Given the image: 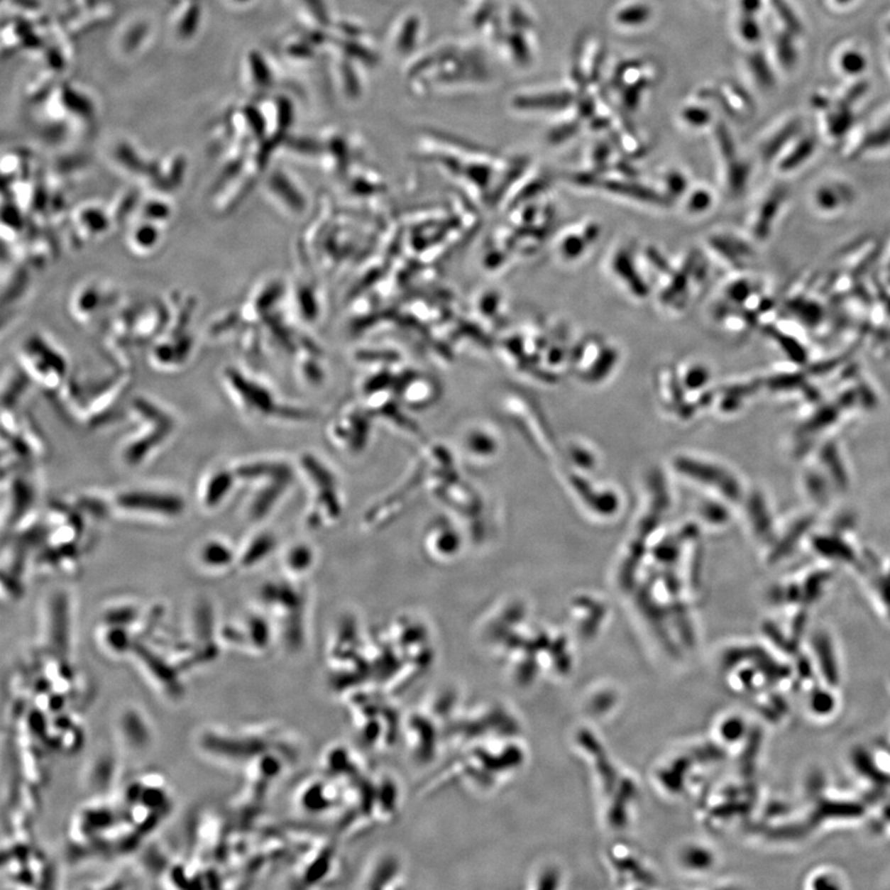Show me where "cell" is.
Wrapping results in <instances>:
<instances>
[{
	"mask_svg": "<svg viewBox=\"0 0 890 890\" xmlns=\"http://www.w3.org/2000/svg\"><path fill=\"white\" fill-rule=\"evenodd\" d=\"M141 221H151L155 224H166L172 216V207L165 198H150L139 206Z\"/></svg>",
	"mask_w": 890,
	"mask_h": 890,
	"instance_id": "21",
	"label": "cell"
},
{
	"mask_svg": "<svg viewBox=\"0 0 890 890\" xmlns=\"http://www.w3.org/2000/svg\"><path fill=\"white\" fill-rule=\"evenodd\" d=\"M223 381L240 410L250 416L268 417L276 407L268 388L255 383L239 370L226 368L223 373Z\"/></svg>",
	"mask_w": 890,
	"mask_h": 890,
	"instance_id": "5",
	"label": "cell"
},
{
	"mask_svg": "<svg viewBox=\"0 0 890 890\" xmlns=\"http://www.w3.org/2000/svg\"><path fill=\"white\" fill-rule=\"evenodd\" d=\"M75 221H76L77 229L84 233L87 236H89V239H97L98 236L106 234V231L111 229L113 218H111L109 209H104L103 207L88 204V206L82 207L76 211Z\"/></svg>",
	"mask_w": 890,
	"mask_h": 890,
	"instance_id": "18",
	"label": "cell"
},
{
	"mask_svg": "<svg viewBox=\"0 0 890 890\" xmlns=\"http://www.w3.org/2000/svg\"><path fill=\"white\" fill-rule=\"evenodd\" d=\"M789 203V189L783 183H774L758 197L747 218V230L754 243L771 239L784 216Z\"/></svg>",
	"mask_w": 890,
	"mask_h": 890,
	"instance_id": "4",
	"label": "cell"
},
{
	"mask_svg": "<svg viewBox=\"0 0 890 890\" xmlns=\"http://www.w3.org/2000/svg\"><path fill=\"white\" fill-rule=\"evenodd\" d=\"M883 570L886 576L881 578V573L876 570L878 576L873 581V584H869V590L873 595V601L878 605L883 615L890 620V565H886Z\"/></svg>",
	"mask_w": 890,
	"mask_h": 890,
	"instance_id": "22",
	"label": "cell"
},
{
	"mask_svg": "<svg viewBox=\"0 0 890 890\" xmlns=\"http://www.w3.org/2000/svg\"><path fill=\"white\" fill-rule=\"evenodd\" d=\"M109 291H106L101 283L87 282L77 290L71 301V313L77 321L86 323L101 311L104 306Z\"/></svg>",
	"mask_w": 890,
	"mask_h": 890,
	"instance_id": "15",
	"label": "cell"
},
{
	"mask_svg": "<svg viewBox=\"0 0 890 890\" xmlns=\"http://www.w3.org/2000/svg\"><path fill=\"white\" fill-rule=\"evenodd\" d=\"M580 121L579 120H571V121H565L558 125L556 128L551 130V133L548 135L549 141L553 144H561L566 140L574 136L579 131Z\"/></svg>",
	"mask_w": 890,
	"mask_h": 890,
	"instance_id": "30",
	"label": "cell"
},
{
	"mask_svg": "<svg viewBox=\"0 0 890 890\" xmlns=\"http://www.w3.org/2000/svg\"><path fill=\"white\" fill-rule=\"evenodd\" d=\"M809 888L813 889H838L842 888V878L840 874L828 869L816 872L809 878Z\"/></svg>",
	"mask_w": 890,
	"mask_h": 890,
	"instance_id": "29",
	"label": "cell"
},
{
	"mask_svg": "<svg viewBox=\"0 0 890 890\" xmlns=\"http://www.w3.org/2000/svg\"><path fill=\"white\" fill-rule=\"evenodd\" d=\"M711 111L706 109L703 106H685L681 111V118L686 124L693 126V128H704L706 125L710 124L711 121Z\"/></svg>",
	"mask_w": 890,
	"mask_h": 890,
	"instance_id": "28",
	"label": "cell"
},
{
	"mask_svg": "<svg viewBox=\"0 0 890 890\" xmlns=\"http://www.w3.org/2000/svg\"><path fill=\"white\" fill-rule=\"evenodd\" d=\"M686 188H688V181L684 175L679 171H670L663 178L661 194L666 197V199H669L671 196L678 198L684 194Z\"/></svg>",
	"mask_w": 890,
	"mask_h": 890,
	"instance_id": "27",
	"label": "cell"
},
{
	"mask_svg": "<svg viewBox=\"0 0 890 890\" xmlns=\"http://www.w3.org/2000/svg\"><path fill=\"white\" fill-rule=\"evenodd\" d=\"M808 708L810 713L816 718H826L833 715L836 708V698L833 691L828 689H815L810 691L808 698Z\"/></svg>",
	"mask_w": 890,
	"mask_h": 890,
	"instance_id": "24",
	"label": "cell"
},
{
	"mask_svg": "<svg viewBox=\"0 0 890 890\" xmlns=\"http://www.w3.org/2000/svg\"><path fill=\"white\" fill-rule=\"evenodd\" d=\"M608 158H610V148L606 144H598L593 148L591 153V161L595 165L593 170H603L601 166L608 163Z\"/></svg>",
	"mask_w": 890,
	"mask_h": 890,
	"instance_id": "32",
	"label": "cell"
},
{
	"mask_svg": "<svg viewBox=\"0 0 890 890\" xmlns=\"http://www.w3.org/2000/svg\"><path fill=\"white\" fill-rule=\"evenodd\" d=\"M238 319V317H229L228 314L219 318L218 321L213 322L211 326V333L214 335V338H221V335L225 331H231V328L234 326V321Z\"/></svg>",
	"mask_w": 890,
	"mask_h": 890,
	"instance_id": "31",
	"label": "cell"
},
{
	"mask_svg": "<svg viewBox=\"0 0 890 890\" xmlns=\"http://www.w3.org/2000/svg\"><path fill=\"white\" fill-rule=\"evenodd\" d=\"M815 150L816 144L813 138L803 136L793 140L773 163L776 172L784 178L799 172L814 158Z\"/></svg>",
	"mask_w": 890,
	"mask_h": 890,
	"instance_id": "13",
	"label": "cell"
},
{
	"mask_svg": "<svg viewBox=\"0 0 890 890\" xmlns=\"http://www.w3.org/2000/svg\"><path fill=\"white\" fill-rule=\"evenodd\" d=\"M608 268L613 278L633 298L643 301L649 296V286L639 273L634 258L626 248H620L612 253Z\"/></svg>",
	"mask_w": 890,
	"mask_h": 890,
	"instance_id": "10",
	"label": "cell"
},
{
	"mask_svg": "<svg viewBox=\"0 0 890 890\" xmlns=\"http://www.w3.org/2000/svg\"><path fill=\"white\" fill-rule=\"evenodd\" d=\"M738 29H740L738 31H740V34H741L743 40L749 41V43L756 41L757 35H758L757 25L752 20L747 19V15L743 18V20L741 19V21H740Z\"/></svg>",
	"mask_w": 890,
	"mask_h": 890,
	"instance_id": "33",
	"label": "cell"
},
{
	"mask_svg": "<svg viewBox=\"0 0 890 890\" xmlns=\"http://www.w3.org/2000/svg\"><path fill=\"white\" fill-rule=\"evenodd\" d=\"M118 512L153 520H177L186 511L181 493L156 488H131L115 493L111 500Z\"/></svg>",
	"mask_w": 890,
	"mask_h": 890,
	"instance_id": "1",
	"label": "cell"
},
{
	"mask_svg": "<svg viewBox=\"0 0 890 890\" xmlns=\"http://www.w3.org/2000/svg\"><path fill=\"white\" fill-rule=\"evenodd\" d=\"M144 429L126 441L121 449V459L129 468H139L146 463L171 438L175 427L144 424Z\"/></svg>",
	"mask_w": 890,
	"mask_h": 890,
	"instance_id": "8",
	"label": "cell"
},
{
	"mask_svg": "<svg viewBox=\"0 0 890 890\" xmlns=\"http://www.w3.org/2000/svg\"><path fill=\"white\" fill-rule=\"evenodd\" d=\"M573 101V93L568 91H551L522 96L515 103L518 108H523V111H559L571 106Z\"/></svg>",
	"mask_w": 890,
	"mask_h": 890,
	"instance_id": "19",
	"label": "cell"
},
{
	"mask_svg": "<svg viewBox=\"0 0 890 890\" xmlns=\"http://www.w3.org/2000/svg\"><path fill=\"white\" fill-rule=\"evenodd\" d=\"M600 225L596 221H583L579 226L570 229L560 236L558 255L560 259L573 263L581 259L590 246L600 236Z\"/></svg>",
	"mask_w": 890,
	"mask_h": 890,
	"instance_id": "12",
	"label": "cell"
},
{
	"mask_svg": "<svg viewBox=\"0 0 890 890\" xmlns=\"http://www.w3.org/2000/svg\"><path fill=\"white\" fill-rule=\"evenodd\" d=\"M716 143L721 158V181L723 189L731 198H738L746 192L751 170L738 155L737 148L723 126L716 128Z\"/></svg>",
	"mask_w": 890,
	"mask_h": 890,
	"instance_id": "6",
	"label": "cell"
},
{
	"mask_svg": "<svg viewBox=\"0 0 890 890\" xmlns=\"http://www.w3.org/2000/svg\"><path fill=\"white\" fill-rule=\"evenodd\" d=\"M756 285L752 282L751 278L746 276L733 278L726 283L723 293L730 301L737 304H743L757 292Z\"/></svg>",
	"mask_w": 890,
	"mask_h": 890,
	"instance_id": "23",
	"label": "cell"
},
{
	"mask_svg": "<svg viewBox=\"0 0 890 890\" xmlns=\"http://www.w3.org/2000/svg\"><path fill=\"white\" fill-rule=\"evenodd\" d=\"M275 546V539L268 533H260L253 537L241 551H238V564L241 569H251L259 565L266 556H270Z\"/></svg>",
	"mask_w": 890,
	"mask_h": 890,
	"instance_id": "20",
	"label": "cell"
},
{
	"mask_svg": "<svg viewBox=\"0 0 890 890\" xmlns=\"http://www.w3.org/2000/svg\"><path fill=\"white\" fill-rule=\"evenodd\" d=\"M193 349V340L182 331H170L167 339L161 340L151 351V363L160 370H176L182 368L189 360Z\"/></svg>",
	"mask_w": 890,
	"mask_h": 890,
	"instance_id": "11",
	"label": "cell"
},
{
	"mask_svg": "<svg viewBox=\"0 0 890 890\" xmlns=\"http://www.w3.org/2000/svg\"><path fill=\"white\" fill-rule=\"evenodd\" d=\"M239 483L234 468L219 466L211 470L202 481L199 502L206 511H216L224 505Z\"/></svg>",
	"mask_w": 890,
	"mask_h": 890,
	"instance_id": "9",
	"label": "cell"
},
{
	"mask_svg": "<svg viewBox=\"0 0 890 890\" xmlns=\"http://www.w3.org/2000/svg\"><path fill=\"white\" fill-rule=\"evenodd\" d=\"M197 561L202 569L211 573L224 571L238 564V551L221 538H209L197 549Z\"/></svg>",
	"mask_w": 890,
	"mask_h": 890,
	"instance_id": "14",
	"label": "cell"
},
{
	"mask_svg": "<svg viewBox=\"0 0 890 890\" xmlns=\"http://www.w3.org/2000/svg\"><path fill=\"white\" fill-rule=\"evenodd\" d=\"M753 240L742 239L736 234L721 233L713 234L706 240L710 254L718 263L730 270L741 271L746 266L748 260L753 259L756 250L753 248Z\"/></svg>",
	"mask_w": 890,
	"mask_h": 890,
	"instance_id": "7",
	"label": "cell"
},
{
	"mask_svg": "<svg viewBox=\"0 0 890 890\" xmlns=\"http://www.w3.org/2000/svg\"><path fill=\"white\" fill-rule=\"evenodd\" d=\"M20 356L31 380L48 390L61 388L68 373L67 360L43 335H31L23 345Z\"/></svg>",
	"mask_w": 890,
	"mask_h": 890,
	"instance_id": "2",
	"label": "cell"
},
{
	"mask_svg": "<svg viewBox=\"0 0 890 890\" xmlns=\"http://www.w3.org/2000/svg\"><path fill=\"white\" fill-rule=\"evenodd\" d=\"M163 241V226L151 221H140L130 230L126 243L135 255L148 256L158 249Z\"/></svg>",
	"mask_w": 890,
	"mask_h": 890,
	"instance_id": "17",
	"label": "cell"
},
{
	"mask_svg": "<svg viewBox=\"0 0 890 890\" xmlns=\"http://www.w3.org/2000/svg\"><path fill=\"white\" fill-rule=\"evenodd\" d=\"M652 10L644 3H632L618 10L616 21L623 26H639L651 19Z\"/></svg>",
	"mask_w": 890,
	"mask_h": 890,
	"instance_id": "25",
	"label": "cell"
},
{
	"mask_svg": "<svg viewBox=\"0 0 890 890\" xmlns=\"http://www.w3.org/2000/svg\"><path fill=\"white\" fill-rule=\"evenodd\" d=\"M36 493L33 483L19 476L11 479L8 493V516L9 527L19 526L34 506Z\"/></svg>",
	"mask_w": 890,
	"mask_h": 890,
	"instance_id": "16",
	"label": "cell"
},
{
	"mask_svg": "<svg viewBox=\"0 0 890 890\" xmlns=\"http://www.w3.org/2000/svg\"><path fill=\"white\" fill-rule=\"evenodd\" d=\"M859 193L848 178L828 175L810 187L806 203L811 214L823 221L840 219L852 211Z\"/></svg>",
	"mask_w": 890,
	"mask_h": 890,
	"instance_id": "3",
	"label": "cell"
},
{
	"mask_svg": "<svg viewBox=\"0 0 890 890\" xmlns=\"http://www.w3.org/2000/svg\"><path fill=\"white\" fill-rule=\"evenodd\" d=\"M715 203L713 192L706 187H698L688 193L685 199V209L690 214H704L710 211Z\"/></svg>",
	"mask_w": 890,
	"mask_h": 890,
	"instance_id": "26",
	"label": "cell"
}]
</instances>
